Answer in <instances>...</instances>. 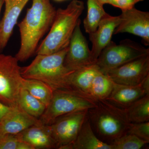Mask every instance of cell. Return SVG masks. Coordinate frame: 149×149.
<instances>
[{
    "mask_svg": "<svg viewBox=\"0 0 149 149\" xmlns=\"http://www.w3.org/2000/svg\"><path fill=\"white\" fill-rule=\"evenodd\" d=\"M80 24V19L70 38L64 58L65 66L71 71L95 63L87 40L81 31Z\"/></svg>",
    "mask_w": 149,
    "mask_h": 149,
    "instance_id": "cell-9",
    "label": "cell"
},
{
    "mask_svg": "<svg viewBox=\"0 0 149 149\" xmlns=\"http://www.w3.org/2000/svg\"><path fill=\"white\" fill-rule=\"evenodd\" d=\"M97 102L90 96L70 89L55 90L49 104L39 119L42 124L50 125L59 116L91 109L96 106Z\"/></svg>",
    "mask_w": 149,
    "mask_h": 149,
    "instance_id": "cell-5",
    "label": "cell"
},
{
    "mask_svg": "<svg viewBox=\"0 0 149 149\" xmlns=\"http://www.w3.org/2000/svg\"><path fill=\"white\" fill-rule=\"evenodd\" d=\"M149 54V48L128 39L118 45L111 41L102 51L95 63L100 72L106 74L111 70Z\"/></svg>",
    "mask_w": 149,
    "mask_h": 149,
    "instance_id": "cell-6",
    "label": "cell"
},
{
    "mask_svg": "<svg viewBox=\"0 0 149 149\" xmlns=\"http://www.w3.org/2000/svg\"><path fill=\"white\" fill-rule=\"evenodd\" d=\"M125 133L135 135L149 143V121L138 123H130Z\"/></svg>",
    "mask_w": 149,
    "mask_h": 149,
    "instance_id": "cell-26",
    "label": "cell"
},
{
    "mask_svg": "<svg viewBox=\"0 0 149 149\" xmlns=\"http://www.w3.org/2000/svg\"><path fill=\"white\" fill-rule=\"evenodd\" d=\"M22 88L42 102L46 107L49 104L52 99L54 90L40 80L23 78Z\"/></svg>",
    "mask_w": 149,
    "mask_h": 149,
    "instance_id": "cell-19",
    "label": "cell"
},
{
    "mask_svg": "<svg viewBox=\"0 0 149 149\" xmlns=\"http://www.w3.org/2000/svg\"><path fill=\"white\" fill-rule=\"evenodd\" d=\"M105 74L116 84L139 85L149 74V54L111 70Z\"/></svg>",
    "mask_w": 149,
    "mask_h": 149,
    "instance_id": "cell-10",
    "label": "cell"
},
{
    "mask_svg": "<svg viewBox=\"0 0 149 149\" xmlns=\"http://www.w3.org/2000/svg\"><path fill=\"white\" fill-rule=\"evenodd\" d=\"M68 149H112L111 145L98 138L91 127L87 116L77 138Z\"/></svg>",
    "mask_w": 149,
    "mask_h": 149,
    "instance_id": "cell-18",
    "label": "cell"
},
{
    "mask_svg": "<svg viewBox=\"0 0 149 149\" xmlns=\"http://www.w3.org/2000/svg\"><path fill=\"white\" fill-rule=\"evenodd\" d=\"M5 10L0 22V53L7 45L21 12L26 4L4 3Z\"/></svg>",
    "mask_w": 149,
    "mask_h": 149,
    "instance_id": "cell-16",
    "label": "cell"
},
{
    "mask_svg": "<svg viewBox=\"0 0 149 149\" xmlns=\"http://www.w3.org/2000/svg\"><path fill=\"white\" fill-rule=\"evenodd\" d=\"M18 62L15 56L0 53V102L12 108L18 107L24 78Z\"/></svg>",
    "mask_w": 149,
    "mask_h": 149,
    "instance_id": "cell-7",
    "label": "cell"
},
{
    "mask_svg": "<svg viewBox=\"0 0 149 149\" xmlns=\"http://www.w3.org/2000/svg\"><path fill=\"white\" fill-rule=\"evenodd\" d=\"M120 22L113 34L128 33L139 36L146 46L149 45V13L135 8L122 10Z\"/></svg>",
    "mask_w": 149,
    "mask_h": 149,
    "instance_id": "cell-11",
    "label": "cell"
},
{
    "mask_svg": "<svg viewBox=\"0 0 149 149\" xmlns=\"http://www.w3.org/2000/svg\"><path fill=\"white\" fill-rule=\"evenodd\" d=\"M146 95H149L142 82L136 85H120L114 83L113 88L106 100L118 107L125 109Z\"/></svg>",
    "mask_w": 149,
    "mask_h": 149,
    "instance_id": "cell-15",
    "label": "cell"
},
{
    "mask_svg": "<svg viewBox=\"0 0 149 149\" xmlns=\"http://www.w3.org/2000/svg\"><path fill=\"white\" fill-rule=\"evenodd\" d=\"M120 22L119 16H111L107 13L100 20L95 31L89 34L92 43L91 56L94 63L103 50L111 42L112 36Z\"/></svg>",
    "mask_w": 149,
    "mask_h": 149,
    "instance_id": "cell-12",
    "label": "cell"
},
{
    "mask_svg": "<svg viewBox=\"0 0 149 149\" xmlns=\"http://www.w3.org/2000/svg\"><path fill=\"white\" fill-rule=\"evenodd\" d=\"M29 0H4V3H25L27 4Z\"/></svg>",
    "mask_w": 149,
    "mask_h": 149,
    "instance_id": "cell-29",
    "label": "cell"
},
{
    "mask_svg": "<svg viewBox=\"0 0 149 149\" xmlns=\"http://www.w3.org/2000/svg\"><path fill=\"white\" fill-rule=\"evenodd\" d=\"M84 8L83 1L72 0L66 8L57 10L49 32L35 53L51 54L68 47Z\"/></svg>",
    "mask_w": 149,
    "mask_h": 149,
    "instance_id": "cell-2",
    "label": "cell"
},
{
    "mask_svg": "<svg viewBox=\"0 0 149 149\" xmlns=\"http://www.w3.org/2000/svg\"><path fill=\"white\" fill-rule=\"evenodd\" d=\"M144 0H109V4L118 8L121 10H126L133 8L137 3Z\"/></svg>",
    "mask_w": 149,
    "mask_h": 149,
    "instance_id": "cell-27",
    "label": "cell"
},
{
    "mask_svg": "<svg viewBox=\"0 0 149 149\" xmlns=\"http://www.w3.org/2000/svg\"><path fill=\"white\" fill-rule=\"evenodd\" d=\"M15 135L19 141L28 144L33 149L56 148L49 125L41 123Z\"/></svg>",
    "mask_w": 149,
    "mask_h": 149,
    "instance_id": "cell-14",
    "label": "cell"
},
{
    "mask_svg": "<svg viewBox=\"0 0 149 149\" xmlns=\"http://www.w3.org/2000/svg\"><path fill=\"white\" fill-rule=\"evenodd\" d=\"M50 0H33L24 18L18 24L20 46L15 57L24 62L36 53L40 40L50 29L56 13Z\"/></svg>",
    "mask_w": 149,
    "mask_h": 149,
    "instance_id": "cell-1",
    "label": "cell"
},
{
    "mask_svg": "<svg viewBox=\"0 0 149 149\" xmlns=\"http://www.w3.org/2000/svg\"><path fill=\"white\" fill-rule=\"evenodd\" d=\"M88 11L83 24L85 32L88 34L95 32L100 20L107 13L102 5L97 0H87Z\"/></svg>",
    "mask_w": 149,
    "mask_h": 149,
    "instance_id": "cell-23",
    "label": "cell"
},
{
    "mask_svg": "<svg viewBox=\"0 0 149 149\" xmlns=\"http://www.w3.org/2000/svg\"><path fill=\"white\" fill-rule=\"evenodd\" d=\"M148 144L135 135L125 133L116 139L110 145L112 149H140Z\"/></svg>",
    "mask_w": 149,
    "mask_h": 149,
    "instance_id": "cell-24",
    "label": "cell"
},
{
    "mask_svg": "<svg viewBox=\"0 0 149 149\" xmlns=\"http://www.w3.org/2000/svg\"><path fill=\"white\" fill-rule=\"evenodd\" d=\"M99 71L95 63L74 70L70 76L69 89L91 97L90 91L92 82Z\"/></svg>",
    "mask_w": 149,
    "mask_h": 149,
    "instance_id": "cell-17",
    "label": "cell"
},
{
    "mask_svg": "<svg viewBox=\"0 0 149 149\" xmlns=\"http://www.w3.org/2000/svg\"><path fill=\"white\" fill-rule=\"evenodd\" d=\"M4 4V0H0V15H1V11Z\"/></svg>",
    "mask_w": 149,
    "mask_h": 149,
    "instance_id": "cell-31",
    "label": "cell"
},
{
    "mask_svg": "<svg viewBox=\"0 0 149 149\" xmlns=\"http://www.w3.org/2000/svg\"><path fill=\"white\" fill-rule=\"evenodd\" d=\"M88 116L96 136L109 145L125 134L130 123L125 109L106 100H99L95 107L88 110Z\"/></svg>",
    "mask_w": 149,
    "mask_h": 149,
    "instance_id": "cell-4",
    "label": "cell"
},
{
    "mask_svg": "<svg viewBox=\"0 0 149 149\" xmlns=\"http://www.w3.org/2000/svg\"><path fill=\"white\" fill-rule=\"evenodd\" d=\"M114 82L106 74L99 71L94 77L90 95L95 100H106L111 93Z\"/></svg>",
    "mask_w": 149,
    "mask_h": 149,
    "instance_id": "cell-21",
    "label": "cell"
},
{
    "mask_svg": "<svg viewBox=\"0 0 149 149\" xmlns=\"http://www.w3.org/2000/svg\"><path fill=\"white\" fill-rule=\"evenodd\" d=\"M88 110L73 112L59 116L49 125L56 149H68L77 138L88 116Z\"/></svg>",
    "mask_w": 149,
    "mask_h": 149,
    "instance_id": "cell-8",
    "label": "cell"
},
{
    "mask_svg": "<svg viewBox=\"0 0 149 149\" xmlns=\"http://www.w3.org/2000/svg\"><path fill=\"white\" fill-rule=\"evenodd\" d=\"M101 5L103 6L106 4H108L109 0H97Z\"/></svg>",
    "mask_w": 149,
    "mask_h": 149,
    "instance_id": "cell-30",
    "label": "cell"
},
{
    "mask_svg": "<svg viewBox=\"0 0 149 149\" xmlns=\"http://www.w3.org/2000/svg\"><path fill=\"white\" fill-rule=\"evenodd\" d=\"M12 108V107H10L2 103L1 102H0V121L1 120L3 117Z\"/></svg>",
    "mask_w": 149,
    "mask_h": 149,
    "instance_id": "cell-28",
    "label": "cell"
},
{
    "mask_svg": "<svg viewBox=\"0 0 149 149\" xmlns=\"http://www.w3.org/2000/svg\"><path fill=\"white\" fill-rule=\"evenodd\" d=\"M68 48L66 47L51 54H37L30 64L21 67L22 76L25 79L42 81L54 91L69 89L70 76L74 71L69 70L64 65Z\"/></svg>",
    "mask_w": 149,
    "mask_h": 149,
    "instance_id": "cell-3",
    "label": "cell"
},
{
    "mask_svg": "<svg viewBox=\"0 0 149 149\" xmlns=\"http://www.w3.org/2000/svg\"><path fill=\"white\" fill-rule=\"evenodd\" d=\"M57 1H64V0H55Z\"/></svg>",
    "mask_w": 149,
    "mask_h": 149,
    "instance_id": "cell-32",
    "label": "cell"
},
{
    "mask_svg": "<svg viewBox=\"0 0 149 149\" xmlns=\"http://www.w3.org/2000/svg\"><path fill=\"white\" fill-rule=\"evenodd\" d=\"M0 149H33L18 140L16 135L0 133Z\"/></svg>",
    "mask_w": 149,
    "mask_h": 149,
    "instance_id": "cell-25",
    "label": "cell"
},
{
    "mask_svg": "<svg viewBox=\"0 0 149 149\" xmlns=\"http://www.w3.org/2000/svg\"><path fill=\"white\" fill-rule=\"evenodd\" d=\"M40 123V119L28 114L19 107L12 108L0 121V133L15 135Z\"/></svg>",
    "mask_w": 149,
    "mask_h": 149,
    "instance_id": "cell-13",
    "label": "cell"
},
{
    "mask_svg": "<svg viewBox=\"0 0 149 149\" xmlns=\"http://www.w3.org/2000/svg\"><path fill=\"white\" fill-rule=\"evenodd\" d=\"M17 105L28 114L38 119L42 115L47 108L42 102L23 88L19 95Z\"/></svg>",
    "mask_w": 149,
    "mask_h": 149,
    "instance_id": "cell-20",
    "label": "cell"
},
{
    "mask_svg": "<svg viewBox=\"0 0 149 149\" xmlns=\"http://www.w3.org/2000/svg\"><path fill=\"white\" fill-rule=\"evenodd\" d=\"M125 110L130 123L149 121V95L139 99Z\"/></svg>",
    "mask_w": 149,
    "mask_h": 149,
    "instance_id": "cell-22",
    "label": "cell"
}]
</instances>
